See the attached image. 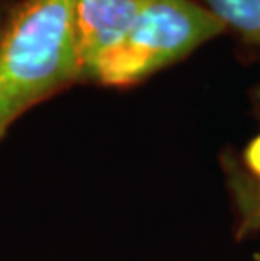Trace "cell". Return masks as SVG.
I'll list each match as a JSON object with an SVG mask.
<instances>
[{"instance_id": "6da1fadb", "label": "cell", "mask_w": 260, "mask_h": 261, "mask_svg": "<svg viewBox=\"0 0 260 261\" xmlns=\"http://www.w3.org/2000/svg\"><path fill=\"white\" fill-rule=\"evenodd\" d=\"M78 81L76 0H19L0 27V140L26 112Z\"/></svg>"}, {"instance_id": "7a4b0ae2", "label": "cell", "mask_w": 260, "mask_h": 261, "mask_svg": "<svg viewBox=\"0 0 260 261\" xmlns=\"http://www.w3.org/2000/svg\"><path fill=\"white\" fill-rule=\"evenodd\" d=\"M225 29L193 0H149L124 39L98 59L90 81L112 88L137 85Z\"/></svg>"}, {"instance_id": "3957f363", "label": "cell", "mask_w": 260, "mask_h": 261, "mask_svg": "<svg viewBox=\"0 0 260 261\" xmlns=\"http://www.w3.org/2000/svg\"><path fill=\"white\" fill-rule=\"evenodd\" d=\"M149 0H76V34L83 80L90 81L95 64L124 39Z\"/></svg>"}, {"instance_id": "277c9868", "label": "cell", "mask_w": 260, "mask_h": 261, "mask_svg": "<svg viewBox=\"0 0 260 261\" xmlns=\"http://www.w3.org/2000/svg\"><path fill=\"white\" fill-rule=\"evenodd\" d=\"M203 7L247 41L260 44V0H201Z\"/></svg>"}, {"instance_id": "5b68a950", "label": "cell", "mask_w": 260, "mask_h": 261, "mask_svg": "<svg viewBox=\"0 0 260 261\" xmlns=\"http://www.w3.org/2000/svg\"><path fill=\"white\" fill-rule=\"evenodd\" d=\"M230 186L239 211V236L242 238L260 227V179L248 174H233Z\"/></svg>"}, {"instance_id": "8992f818", "label": "cell", "mask_w": 260, "mask_h": 261, "mask_svg": "<svg viewBox=\"0 0 260 261\" xmlns=\"http://www.w3.org/2000/svg\"><path fill=\"white\" fill-rule=\"evenodd\" d=\"M243 160H245L248 175L260 179V135L248 143L245 153H243Z\"/></svg>"}, {"instance_id": "52a82bcc", "label": "cell", "mask_w": 260, "mask_h": 261, "mask_svg": "<svg viewBox=\"0 0 260 261\" xmlns=\"http://www.w3.org/2000/svg\"><path fill=\"white\" fill-rule=\"evenodd\" d=\"M17 2H19V0H0V27H2L5 19H7L9 12L12 10V7Z\"/></svg>"}, {"instance_id": "ba28073f", "label": "cell", "mask_w": 260, "mask_h": 261, "mask_svg": "<svg viewBox=\"0 0 260 261\" xmlns=\"http://www.w3.org/2000/svg\"><path fill=\"white\" fill-rule=\"evenodd\" d=\"M255 259H257V261H260V254H257V256H255Z\"/></svg>"}, {"instance_id": "9c48e42d", "label": "cell", "mask_w": 260, "mask_h": 261, "mask_svg": "<svg viewBox=\"0 0 260 261\" xmlns=\"http://www.w3.org/2000/svg\"><path fill=\"white\" fill-rule=\"evenodd\" d=\"M258 99H260V91H258Z\"/></svg>"}]
</instances>
